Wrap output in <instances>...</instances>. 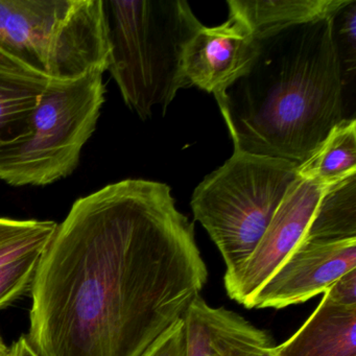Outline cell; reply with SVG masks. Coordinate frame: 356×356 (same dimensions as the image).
<instances>
[{"label":"cell","instance_id":"9","mask_svg":"<svg viewBox=\"0 0 356 356\" xmlns=\"http://www.w3.org/2000/svg\"><path fill=\"white\" fill-rule=\"evenodd\" d=\"M256 53L251 31L234 15L212 28L202 26L183 55V70L191 86L218 93L249 65Z\"/></svg>","mask_w":356,"mask_h":356},{"label":"cell","instance_id":"1","mask_svg":"<svg viewBox=\"0 0 356 356\" xmlns=\"http://www.w3.org/2000/svg\"><path fill=\"white\" fill-rule=\"evenodd\" d=\"M207 280L170 187L113 183L76 200L41 254L26 337L40 356H141Z\"/></svg>","mask_w":356,"mask_h":356},{"label":"cell","instance_id":"8","mask_svg":"<svg viewBox=\"0 0 356 356\" xmlns=\"http://www.w3.org/2000/svg\"><path fill=\"white\" fill-rule=\"evenodd\" d=\"M355 268L356 238L302 239L256 293L252 308L281 309L304 303Z\"/></svg>","mask_w":356,"mask_h":356},{"label":"cell","instance_id":"10","mask_svg":"<svg viewBox=\"0 0 356 356\" xmlns=\"http://www.w3.org/2000/svg\"><path fill=\"white\" fill-rule=\"evenodd\" d=\"M185 356H261L272 339L236 312L212 307L201 296L183 316Z\"/></svg>","mask_w":356,"mask_h":356},{"label":"cell","instance_id":"5","mask_svg":"<svg viewBox=\"0 0 356 356\" xmlns=\"http://www.w3.org/2000/svg\"><path fill=\"white\" fill-rule=\"evenodd\" d=\"M299 164L234 151L195 188L191 206L231 276L249 259L299 178Z\"/></svg>","mask_w":356,"mask_h":356},{"label":"cell","instance_id":"14","mask_svg":"<svg viewBox=\"0 0 356 356\" xmlns=\"http://www.w3.org/2000/svg\"><path fill=\"white\" fill-rule=\"evenodd\" d=\"M356 238V175L325 191L303 239Z\"/></svg>","mask_w":356,"mask_h":356},{"label":"cell","instance_id":"23","mask_svg":"<svg viewBox=\"0 0 356 356\" xmlns=\"http://www.w3.org/2000/svg\"><path fill=\"white\" fill-rule=\"evenodd\" d=\"M0 356H11V347H8L0 334Z\"/></svg>","mask_w":356,"mask_h":356},{"label":"cell","instance_id":"21","mask_svg":"<svg viewBox=\"0 0 356 356\" xmlns=\"http://www.w3.org/2000/svg\"><path fill=\"white\" fill-rule=\"evenodd\" d=\"M0 70H8V72H17V74H30V76H38L31 72L30 70L22 65L17 60L14 59L11 56L7 55L3 51H0Z\"/></svg>","mask_w":356,"mask_h":356},{"label":"cell","instance_id":"20","mask_svg":"<svg viewBox=\"0 0 356 356\" xmlns=\"http://www.w3.org/2000/svg\"><path fill=\"white\" fill-rule=\"evenodd\" d=\"M323 295L339 305L356 306V268L346 273Z\"/></svg>","mask_w":356,"mask_h":356},{"label":"cell","instance_id":"11","mask_svg":"<svg viewBox=\"0 0 356 356\" xmlns=\"http://www.w3.org/2000/svg\"><path fill=\"white\" fill-rule=\"evenodd\" d=\"M274 350L278 356H356V306L323 295L299 330Z\"/></svg>","mask_w":356,"mask_h":356},{"label":"cell","instance_id":"12","mask_svg":"<svg viewBox=\"0 0 356 356\" xmlns=\"http://www.w3.org/2000/svg\"><path fill=\"white\" fill-rule=\"evenodd\" d=\"M348 0H228L229 14L247 26L254 37L293 24L332 15Z\"/></svg>","mask_w":356,"mask_h":356},{"label":"cell","instance_id":"13","mask_svg":"<svg viewBox=\"0 0 356 356\" xmlns=\"http://www.w3.org/2000/svg\"><path fill=\"white\" fill-rule=\"evenodd\" d=\"M298 172L328 188L356 175V120L335 126Z\"/></svg>","mask_w":356,"mask_h":356},{"label":"cell","instance_id":"18","mask_svg":"<svg viewBox=\"0 0 356 356\" xmlns=\"http://www.w3.org/2000/svg\"><path fill=\"white\" fill-rule=\"evenodd\" d=\"M42 253L33 252L0 266V310L31 291Z\"/></svg>","mask_w":356,"mask_h":356},{"label":"cell","instance_id":"7","mask_svg":"<svg viewBox=\"0 0 356 356\" xmlns=\"http://www.w3.org/2000/svg\"><path fill=\"white\" fill-rule=\"evenodd\" d=\"M327 189L316 180L299 176L249 259L234 274L224 277L231 299L251 309L256 293L305 236Z\"/></svg>","mask_w":356,"mask_h":356},{"label":"cell","instance_id":"17","mask_svg":"<svg viewBox=\"0 0 356 356\" xmlns=\"http://www.w3.org/2000/svg\"><path fill=\"white\" fill-rule=\"evenodd\" d=\"M330 29L347 93L348 86H354L356 76V0H348L330 16Z\"/></svg>","mask_w":356,"mask_h":356},{"label":"cell","instance_id":"3","mask_svg":"<svg viewBox=\"0 0 356 356\" xmlns=\"http://www.w3.org/2000/svg\"><path fill=\"white\" fill-rule=\"evenodd\" d=\"M108 70L130 109L143 120L165 112L180 89L191 87L183 55L203 24L184 0H106Z\"/></svg>","mask_w":356,"mask_h":356},{"label":"cell","instance_id":"16","mask_svg":"<svg viewBox=\"0 0 356 356\" xmlns=\"http://www.w3.org/2000/svg\"><path fill=\"white\" fill-rule=\"evenodd\" d=\"M57 226L51 220L0 218V266L26 254L44 251Z\"/></svg>","mask_w":356,"mask_h":356},{"label":"cell","instance_id":"22","mask_svg":"<svg viewBox=\"0 0 356 356\" xmlns=\"http://www.w3.org/2000/svg\"><path fill=\"white\" fill-rule=\"evenodd\" d=\"M11 356H40L29 341L26 335H22L12 345Z\"/></svg>","mask_w":356,"mask_h":356},{"label":"cell","instance_id":"4","mask_svg":"<svg viewBox=\"0 0 356 356\" xmlns=\"http://www.w3.org/2000/svg\"><path fill=\"white\" fill-rule=\"evenodd\" d=\"M0 51L55 82L105 72V0H0Z\"/></svg>","mask_w":356,"mask_h":356},{"label":"cell","instance_id":"15","mask_svg":"<svg viewBox=\"0 0 356 356\" xmlns=\"http://www.w3.org/2000/svg\"><path fill=\"white\" fill-rule=\"evenodd\" d=\"M49 80L0 70V143L24 134Z\"/></svg>","mask_w":356,"mask_h":356},{"label":"cell","instance_id":"19","mask_svg":"<svg viewBox=\"0 0 356 356\" xmlns=\"http://www.w3.org/2000/svg\"><path fill=\"white\" fill-rule=\"evenodd\" d=\"M186 341L183 318L175 323L141 356H185Z\"/></svg>","mask_w":356,"mask_h":356},{"label":"cell","instance_id":"6","mask_svg":"<svg viewBox=\"0 0 356 356\" xmlns=\"http://www.w3.org/2000/svg\"><path fill=\"white\" fill-rule=\"evenodd\" d=\"M103 76L95 70L68 82L49 81L26 132L0 143V181L47 186L76 170L105 103Z\"/></svg>","mask_w":356,"mask_h":356},{"label":"cell","instance_id":"2","mask_svg":"<svg viewBox=\"0 0 356 356\" xmlns=\"http://www.w3.org/2000/svg\"><path fill=\"white\" fill-rule=\"evenodd\" d=\"M330 16L255 37L249 65L214 95L234 151L301 165L348 120Z\"/></svg>","mask_w":356,"mask_h":356},{"label":"cell","instance_id":"24","mask_svg":"<svg viewBox=\"0 0 356 356\" xmlns=\"http://www.w3.org/2000/svg\"><path fill=\"white\" fill-rule=\"evenodd\" d=\"M261 356H278V355H277L276 352H275L274 346H273V347L268 348V349L266 350V351L264 352V353L262 354Z\"/></svg>","mask_w":356,"mask_h":356}]
</instances>
